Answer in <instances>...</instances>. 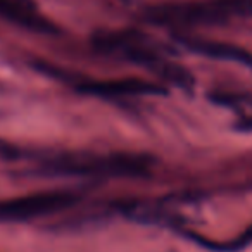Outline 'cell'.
Here are the masks:
<instances>
[{"instance_id":"8","label":"cell","mask_w":252,"mask_h":252,"mask_svg":"<svg viewBox=\"0 0 252 252\" xmlns=\"http://www.w3.org/2000/svg\"><path fill=\"white\" fill-rule=\"evenodd\" d=\"M178 231L185 235L189 240L195 242V244H199L200 247L207 249V251H213V252H238V251H242V249L247 247V245L252 244V224L245 231H242L237 238H231V240H224V242L209 240V238L202 237V235L195 233V231L185 230V228H180Z\"/></svg>"},{"instance_id":"3","label":"cell","mask_w":252,"mask_h":252,"mask_svg":"<svg viewBox=\"0 0 252 252\" xmlns=\"http://www.w3.org/2000/svg\"><path fill=\"white\" fill-rule=\"evenodd\" d=\"M144 19L162 28H197L226 25L235 19L252 18V0H204L158 4L144 11Z\"/></svg>"},{"instance_id":"9","label":"cell","mask_w":252,"mask_h":252,"mask_svg":"<svg viewBox=\"0 0 252 252\" xmlns=\"http://www.w3.org/2000/svg\"><path fill=\"white\" fill-rule=\"evenodd\" d=\"M235 131H238V133H252V112L240 116L235 121Z\"/></svg>"},{"instance_id":"6","label":"cell","mask_w":252,"mask_h":252,"mask_svg":"<svg viewBox=\"0 0 252 252\" xmlns=\"http://www.w3.org/2000/svg\"><path fill=\"white\" fill-rule=\"evenodd\" d=\"M176 42L182 47H185L189 52L197 56L207 57L213 61H223V63H233L240 66L251 67L252 69V52L235 43L228 42H216V40L197 38V36L178 35Z\"/></svg>"},{"instance_id":"2","label":"cell","mask_w":252,"mask_h":252,"mask_svg":"<svg viewBox=\"0 0 252 252\" xmlns=\"http://www.w3.org/2000/svg\"><path fill=\"white\" fill-rule=\"evenodd\" d=\"M152 158L145 154H92L66 152L40 161L28 175L33 176H94V178H126L144 176L152 168Z\"/></svg>"},{"instance_id":"5","label":"cell","mask_w":252,"mask_h":252,"mask_svg":"<svg viewBox=\"0 0 252 252\" xmlns=\"http://www.w3.org/2000/svg\"><path fill=\"white\" fill-rule=\"evenodd\" d=\"M71 85L80 94H87L100 98H126L149 97V95H166L168 88L158 81L123 78V80H88V78H71Z\"/></svg>"},{"instance_id":"10","label":"cell","mask_w":252,"mask_h":252,"mask_svg":"<svg viewBox=\"0 0 252 252\" xmlns=\"http://www.w3.org/2000/svg\"><path fill=\"white\" fill-rule=\"evenodd\" d=\"M0 158L2 159H18L19 151L14 147V145H11L9 142L0 138Z\"/></svg>"},{"instance_id":"4","label":"cell","mask_w":252,"mask_h":252,"mask_svg":"<svg viewBox=\"0 0 252 252\" xmlns=\"http://www.w3.org/2000/svg\"><path fill=\"white\" fill-rule=\"evenodd\" d=\"M83 197L80 190H49L0 200V221H30L49 216L78 204Z\"/></svg>"},{"instance_id":"7","label":"cell","mask_w":252,"mask_h":252,"mask_svg":"<svg viewBox=\"0 0 252 252\" xmlns=\"http://www.w3.org/2000/svg\"><path fill=\"white\" fill-rule=\"evenodd\" d=\"M0 18L35 33H57V26L40 12L35 0H0Z\"/></svg>"},{"instance_id":"1","label":"cell","mask_w":252,"mask_h":252,"mask_svg":"<svg viewBox=\"0 0 252 252\" xmlns=\"http://www.w3.org/2000/svg\"><path fill=\"white\" fill-rule=\"evenodd\" d=\"M95 50L102 56L138 64L154 73L161 81L190 90L195 83L192 73L173 61L168 47L138 30H100L92 38Z\"/></svg>"}]
</instances>
